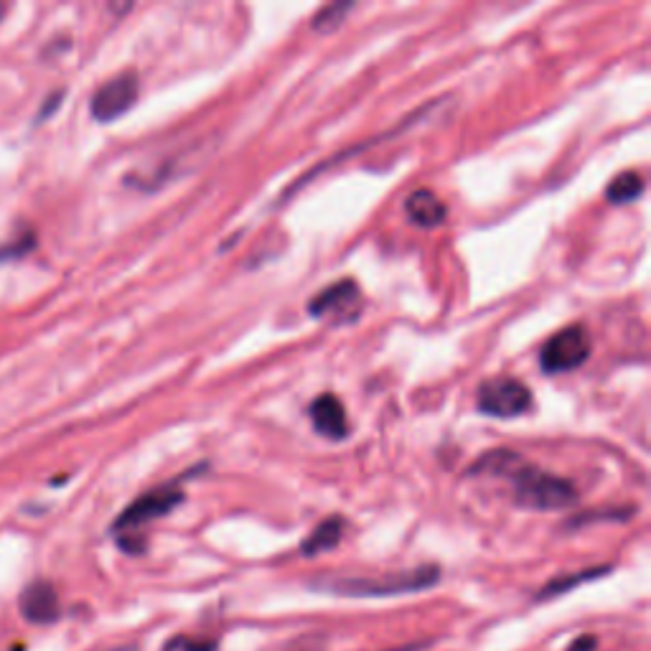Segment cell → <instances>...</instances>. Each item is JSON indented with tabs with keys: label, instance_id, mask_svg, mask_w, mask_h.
I'll list each match as a JSON object with an SVG mask.
<instances>
[{
	"label": "cell",
	"instance_id": "e0dca14e",
	"mask_svg": "<svg viewBox=\"0 0 651 651\" xmlns=\"http://www.w3.org/2000/svg\"><path fill=\"white\" fill-rule=\"evenodd\" d=\"M318 649H321L318 637H301L295 641H287V644L280 647L278 651H318Z\"/></svg>",
	"mask_w": 651,
	"mask_h": 651
},
{
	"label": "cell",
	"instance_id": "7c38bea8",
	"mask_svg": "<svg viewBox=\"0 0 651 651\" xmlns=\"http://www.w3.org/2000/svg\"><path fill=\"white\" fill-rule=\"evenodd\" d=\"M641 194H644V178H641L637 171L618 173V176L606 188V199L616 206L637 202Z\"/></svg>",
	"mask_w": 651,
	"mask_h": 651
},
{
	"label": "cell",
	"instance_id": "8992f818",
	"mask_svg": "<svg viewBox=\"0 0 651 651\" xmlns=\"http://www.w3.org/2000/svg\"><path fill=\"white\" fill-rule=\"evenodd\" d=\"M140 95V79L135 72H122L118 77L107 79L89 100V110L97 122H112L133 110Z\"/></svg>",
	"mask_w": 651,
	"mask_h": 651
},
{
	"label": "cell",
	"instance_id": "5b68a950",
	"mask_svg": "<svg viewBox=\"0 0 651 651\" xmlns=\"http://www.w3.org/2000/svg\"><path fill=\"white\" fill-rule=\"evenodd\" d=\"M476 405L489 417H519L532 408V392L514 377H493L479 387Z\"/></svg>",
	"mask_w": 651,
	"mask_h": 651
},
{
	"label": "cell",
	"instance_id": "ba28073f",
	"mask_svg": "<svg viewBox=\"0 0 651 651\" xmlns=\"http://www.w3.org/2000/svg\"><path fill=\"white\" fill-rule=\"evenodd\" d=\"M361 293L354 280H339V283L328 285L318 295H313L308 303V313L313 318H328V316H346L351 311H359Z\"/></svg>",
	"mask_w": 651,
	"mask_h": 651
},
{
	"label": "cell",
	"instance_id": "6da1fadb",
	"mask_svg": "<svg viewBox=\"0 0 651 651\" xmlns=\"http://www.w3.org/2000/svg\"><path fill=\"white\" fill-rule=\"evenodd\" d=\"M474 474L509 479L514 486L517 504L534 509V512H557V509H567L578 501V491H575L571 481L527 464L519 453L512 451L489 453L474 466Z\"/></svg>",
	"mask_w": 651,
	"mask_h": 651
},
{
	"label": "cell",
	"instance_id": "52a82bcc",
	"mask_svg": "<svg viewBox=\"0 0 651 651\" xmlns=\"http://www.w3.org/2000/svg\"><path fill=\"white\" fill-rule=\"evenodd\" d=\"M19 608H21V616L26 618L29 623H36V626L56 623L62 616L59 593H56L54 585L46 581L29 583L19 598Z\"/></svg>",
	"mask_w": 651,
	"mask_h": 651
},
{
	"label": "cell",
	"instance_id": "3957f363",
	"mask_svg": "<svg viewBox=\"0 0 651 651\" xmlns=\"http://www.w3.org/2000/svg\"><path fill=\"white\" fill-rule=\"evenodd\" d=\"M184 499H186V493L178 489V481L155 486V489L143 493V497H138L133 504H130L126 512L118 517V522H115V527H112V532L118 534L120 547L126 552H133V555L143 552L145 542L138 540L135 534L143 530L145 524H151V522H155V519L171 514L173 509H176Z\"/></svg>",
	"mask_w": 651,
	"mask_h": 651
},
{
	"label": "cell",
	"instance_id": "277c9868",
	"mask_svg": "<svg viewBox=\"0 0 651 651\" xmlns=\"http://www.w3.org/2000/svg\"><path fill=\"white\" fill-rule=\"evenodd\" d=\"M590 349V336L581 324L565 326L557 334H552L547 344L542 346L540 365L547 375L573 372V369H578L588 361Z\"/></svg>",
	"mask_w": 651,
	"mask_h": 651
},
{
	"label": "cell",
	"instance_id": "30bf717a",
	"mask_svg": "<svg viewBox=\"0 0 651 651\" xmlns=\"http://www.w3.org/2000/svg\"><path fill=\"white\" fill-rule=\"evenodd\" d=\"M405 214L415 227H441L448 217V209L433 192L417 188V192H412L408 196Z\"/></svg>",
	"mask_w": 651,
	"mask_h": 651
},
{
	"label": "cell",
	"instance_id": "ac0fdd59",
	"mask_svg": "<svg viewBox=\"0 0 651 651\" xmlns=\"http://www.w3.org/2000/svg\"><path fill=\"white\" fill-rule=\"evenodd\" d=\"M596 649V637H581L567 651H593Z\"/></svg>",
	"mask_w": 651,
	"mask_h": 651
},
{
	"label": "cell",
	"instance_id": "4fadbf2b",
	"mask_svg": "<svg viewBox=\"0 0 651 651\" xmlns=\"http://www.w3.org/2000/svg\"><path fill=\"white\" fill-rule=\"evenodd\" d=\"M608 567H593V571H583V573H575V575H563V578H555L550 581L545 588L540 590V600L545 598H555V596H563V593H567L571 588H575V585H581L585 581H593L598 578V575H606Z\"/></svg>",
	"mask_w": 651,
	"mask_h": 651
},
{
	"label": "cell",
	"instance_id": "9c48e42d",
	"mask_svg": "<svg viewBox=\"0 0 651 651\" xmlns=\"http://www.w3.org/2000/svg\"><path fill=\"white\" fill-rule=\"evenodd\" d=\"M308 415L316 433L324 435L328 441H344L346 435H349V417H346L344 402L332 392L318 394V398L311 402Z\"/></svg>",
	"mask_w": 651,
	"mask_h": 651
},
{
	"label": "cell",
	"instance_id": "d6986e66",
	"mask_svg": "<svg viewBox=\"0 0 651 651\" xmlns=\"http://www.w3.org/2000/svg\"><path fill=\"white\" fill-rule=\"evenodd\" d=\"M6 13H8V6H6V3H0V21L6 19Z\"/></svg>",
	"mask_w": 651,
	"mask_h": 651
},
{
	"label": "cell",
	"instance_id": "2e32d148",
	"mask_svg": "<svg viewBox=\"0 0 651 651\" xmlns=\"http://www.w3.org/2000/svg\"><path fill=\"white\" fill-rule=\"evenodd\" d=\"M161 651H217V641L194 639V637H173Z\"/></svg>",
	"mask_w": 651,
	"mask_h": 651
},
{
	"label": "cell",
	"instance_id": "7a4b0ae2",
	"mask_svg": "<svg viewBox=\"0 0 651 651\" xmlns=\"http://www.w3.org/2000/svg\"><path fill=\"white\" fill-rule=\"evenodd\" d=\"M441 581V571L435 565H423L415 571H402L390 575H375V578H349V575H328L311 583L313 590L332 593L346 598H384L402 596V593H420L433 588Z\"/></svg>",
	"mask_w": 651,
	"mask_h": 651
},
{
	"label": "cell",
	"instance_id": "8fae6325",
	"mask_svg": "<svg viewBox=\"0 0 651 651\" xmlns=\"http://www.w3.org/2000/svg\"><path fill=\"white\" fill-rule=\"evenodd\" d=\"M344 530H346V524H344L341 517H328V519H324V522H321L316 527V530H313L308 534V538L303 540L301 552L306 557H316V555H321V552L334 550L341 542Z\"/></svg>",
	"mask_w": 651,
	"mask_h": 651
},
{
	"label": "cell",
	"instance_id": "5bb4252c",
	"mask_svg": "<svg viewBox=\"0 0 651 651\" xmlns=\"http://www.w3.org/2000/svg\"><path fill=\"white\" fill-rule=\"evenodd\" d=\"M351 8H354L351 3H334V6L321 8L316 19H313V29H316L318 34H332V31L339 29L346 21V15H349Z\"/></svg>",
	"mask_w": 651,
	"mask_h": 651
},
{
	"label": "cell",
	"instance_id": "9a60e30c",
	"mask_svg": "<svg viewBox=\"0 0 651 651\" xmlns=\"http://www.w3.org/2000/svg\"><path fill=\"white\" fill-rule=\"evenodd\" d=\"M34 242H36V235L34 229H23L19 237H13L11 242H6L0 247V260H8V258H23L29 250H34Z\"/></svg>",
	"mask_w": 651,
	"mask_h": 651
}]
</instances>
